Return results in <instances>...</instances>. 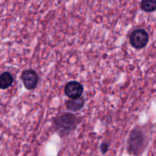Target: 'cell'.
Segmentation results:
<instances>
[{"instance_id": "1", "label": "cell", "mask_w": 156, "mask_h": 156, "mask_svg": "<svg viewBox=\"0 0 156 156\" xmlns=\"http://www.w3.org/2000/svg\"><path fill=\"white\" fill-rule=\"evenodd\" d=\"M77 118L74 115L65 114L55 119L56 129L61 135H66L76 128Z\"/></svg>"}, {"instance_id": "4", "label": "cell", "mask_w": 156, "mask_h": 156, "mask_svg": "<svg viewBox=\"0 0 156 156\" xmlns=\"http://www.w3.org/2000/svg\"><path fill=\"white\" fill-rule=\"evenodd\" d=\"M21 80L24 87L27 90H33L37 87L39 81V77L33 69H27L21 74Z\"/></svg>"}, {"instance_id": "9", "label": "cell", "mask_w": 156, "mask_h": 156, "mask_svg": "<svg viewBox=\"0 0 156 156\" xmlns=\"http://www.w3.org/2000/svg\"><path fill=\"white\" fill-rule=\"evenodd\" d=\"M101 149L102 152L105 153V152H106L107 151H108V146L106 144V143H103V144L101 145Z\"/></svg>"}, {"instance_id": "3", "label": "cell", "mask_w": 156, "mask_h": 156, "mask_svg": "<svg viewBox=\"0 0 156 156\" xmlns=\"http://www.w3.org/2000/svg\"><path fill=\"white\" fill-rule=\"evenodd\" d=\"M144 145V136L140 130L135 129L132 132L129 140V150L132 152L131 153L136 154L140 153V151H142L143 146Z\"/></svg>"}, {"instance_id": "8", "label": "cell", "mask_w": 156, "mask_h": 156, "mask_svg": "<svg viewBox=\"0 0 156 156\" xmlns=\"http://www.w3.org/2000/svg\"><path fill=\"white\" fill-rule=\"evenodd\" d=\"M141 9L146 12H152L156 10V0H142Z\"/></svg>"}, {"instance_id": "7", "label": "cell", "mask_w": 156, "mask_h": 156, "mask_svg": "<svg viewBox=\"0 0 156 156\" xmlns=\"http://www.w3.org/2000/svg\"><path fill=\"white\" fill-rule=\"evenodd\" d=\"M13 77L12 75L8 72L3 73L0 76V88L1 89H6L9 88L13 83Z\"/></svg>"}, {"instance_id": "2", "label": "cell", "mask_w": 156, "mask_h": 156, "mask_svg": "<svg viewBox=\"0 0 156 156\" xmlns=\"http://www.w3.org/2000/svg\"><path fill=\"white\" fill-rule=\"evenodd\" d=\"M129 41L134 48L142 49L146 47L149 42V34L143 29H138L131 34Z\"/></svg>"}, {"instance_id": "6", "label": "cell", "mask_w": 156, "mask_h": 156, "mask_svg": "<svg viewBox=\"0 0 156 156\" xmlns=\"http://www.w3.org/2000/svg\"><path fill=\"white\" fill-rule=\"evenodd\" d=\"M85 104V100L82 97L71 98L67 101L66 107L69 110L73 111H78L82 108Z\"/></svg>"}, {"instance_id": "5", "label": "cell", "mask_w": 156, "mask_h": 156, "mask_svg": "<svg viewBox=\"0 0 156 156\" xmlns=\"http://www.w3.org/2000/svg\"><path fill=\"white\" fill-rule=\"evenodd\" d=\"M83 93V86L78 82H69L65 86V94L70 98L81 97Z\"/></svg>"}]
</instances>
